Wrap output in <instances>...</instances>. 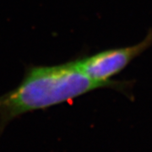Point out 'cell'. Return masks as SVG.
<instances>
[{
  "label": "cell",
  "instance_id": "1",
  "mask_svg": "<svg viewBox=\"0 0 152 152\" xmlns=\"http://www.w3.org/2000/svg\"><path fill=\"white\" fill-rule=\"evenodd\" d=\"M127 82L99 83L76 68L74 61L52 66H29L20 85L0 96V137L12 121L40 110L68 102L92 91L115 88Z\"/></svg>",
  "mask_w": 152,
  "mask_h": 152
},
{
  "label": "cell",
  "instance_id": "2",
  "mask_svg": "<svg viewBox=\"0 0 152 152\" xmlns=\"http://www.w3.org/2000/svg\"><path fill=\"white\" fill-rule=\"evenodd\" d=\"M152 45V30L140 42L125 48L107 49L74 60L76 68L94 81L112 83L111 79L124 69L135 58Z\"/></svg>",
  "mask_w": 152,
  "mask_h": 152
}]
</instances>
